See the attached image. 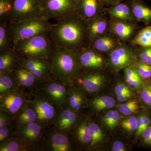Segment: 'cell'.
Returning a JSON list of instances; mask_svg holds the SVG:
<instances>
[{
    "label": "cell",
    "instance_id": "1",
    "mask_svg": "<svg viewBox=\"0 0 151 151\" xmlns=\"http://www.w3.org/2000/svg\"><path fill=\"white\" fill-rule=\"evenodd\" d=\"M56 21L49 32L55 46L71 51L90 46L88 22L76 12Z\"/></svg>",
    "mask_w": 151,
    "mask_h": 151
},
{
    "label": "cell",
    "instance_id": "2",
    "mask_svg": "<svg viewBox=\"0 0 151 151\" xmlns=\"http://www.w3.org/2000/svg\"><path fill=\"white\" fill-rule=\"evenodd\" d=\"M51 77L68 86L81 71L76 51L54 45L48 60Z\"/></svg>",
    "mask_w": 151,
    "mask_h": 151
},
{
    "label": "cell",
    "instance_id": "3",
    "mask_svg": "<svg viewBox=\"0 0 151 151\" xmlns=\"http://www.w3.org/2000/svg\"><path fill=\"white\" fill-rule=\"evenodd\" d=\"M54 45L48 32L20 41L13 49L19 58L48 60Z\"/></svg>",
    "mask_w": 151,
    "mask_h": 151
},
{
    "label": "cell",
    "instance_id": "4",
    "mask_svg": "<svg viewBox=\"0 0 151 151\" xmlns=\"http://www.w3.org/2000/svg\"><path fill=\"white\" fill-rule=\"evenodd\" d=\"M50 20L44 17L9 23V30L12 48L18 42L44 33L48 32L53 25Z\"/></svg>",
    "mask_w": 151,
    "mask_h": 151
},
{
    "label": "cell",
    "instance_id": "5",
    "mask_svg": "<svg viewBox=\"0 0 151 151\" xmlns=\"http://www.w3.org/2000/svg\"><path fill=\"white\" fill-rule=\"evenodd\" d=\"M137 61L134 47L123 43L107 55V69L117 74L126 68L134 66Z\"/></svg>",
    "mask_w": 151,
    "mask_h": 151
},
{
    "label": "cell",
    "instance_id": "6",
    "mask_svg": "<svg viewBox=\"0 0 151 151\" xmlns=\"http://www.w3.org/2000/svg\"><path fill=\"white\" fill-rule=\"evenodd\" d=\"M106 71V70L81 71L73 79L72 85L85 93L97 94L108 82V76Z\"/></svg>",
    "mask_w": 151,
    "mask_h": 151
},
{
    "label": "cell",
    "instance_id": "7",
    "mask_svg": "<svg viewBox=\"0 0 151 151\" xmlns=\"http://www.w3.org/2000/svg\"><path fill=\"white\" fill-rule=\"evenodd\" d=\"M39 84L40 92L54 103L59 111L67 107L69 86L51 76Z\"/></svg>",
    "mask_w": 151,
    "mask_h": 151
},
{
    "label": "cell",
    "instance_id": "8",
    "mask_svg": "<svg viewBox=\"0 0 151 151\" xmlns=\"http://www.w3.org/2000/svg\"><path fill=\"white\" fill-rule=\"evenodd\" d=\"M42 0H15L9 24L42 17Z\"/></svg>",
    "mask_w": 151,
    "mask_h": 151
},
{
    "label": "cell",
    "instance_id": "9",
    "mask_svg": "<svg viewBox=\"0 0 151 151\" xmlns=\"http://www.w3.org/2000/svg\"><path fill=\"white\" fill-rule=\"evenodd\" d=\"M29 103L36 113L37 122L43 127L54 124L59 115V109L43 94H34Z\"/></svg>",
    "mask_w": 151,
    "mask_h": 151
},
{
    "label": "cell",
    "instance_id": "10",
    "mask_svg": "<svg viewBox=\"0 0 151 151\" xmlns=\"http://www.w3.org/2000/svg\"><path fill=\"white\" fill-rule=\"evenodd\" d=\"M77 0H42V17L57 20L76 12Z\"/></svg>",
    "mask_w": 151,
    "mask_h": 151
},
{
    "label": "cell",
    "instance_id": "11",
    "mask_svg": "<svg viewBox=\"0 0 151 151\" xmlns=\"http://www.w3.org/2000/svg\"><path fill=\"white\" fill-rule=\"evenodd\" d=\"M29 100L25 92L19 88L5 92L0 94V110L9 113L15 119Z\"/></svg>",
    "mask_w": 151,
    "mask_h": 151
},
{
    "label": "cell",
    "instance_id": "12",
    "mask_svg": "<svg viewBox=\"0 0 151 151\" xmlns=\"http://www.w3.org/2000/svg\"><path fill=\"white\" fill-rule=\"evenodd\" d=\"M76 52L81 71L107 70V55L96 51L90 46Z\"/></svg>",
    "mask_w": 151,
    "mask_h": 151
},
{
    "label": "cell",
    "instance_id": "13",
    "mask_svg": "<svg viewBox=\"0 0 151 151\" xmlns=\"http://www.w3.org/2000/svg\"><path fill=\"white\" fill-rule=\"evenodd\" d=\"M110 19V31L122 42H130L138 32L137 22Z\"/></svg>",
    "mask_w": 151,
    "mask_h": 151
},
{
    "label": "cell",
    "instance_id": "14",
    "mask_svg": "<svg viewBox=\"0 0 151 151\" xmlns=\"http://www.w3.org/2000/svg\"><path fill=\"white\" fill-rule=\"evenodd\" d=\"M105 8L99 0H77L76 12L88 22L106 14Z\"/></svg>",
    "mask_w": 151,
    "mask_h": 151
},
{
    "label": "cell",
    "instance_id": "15",
    "mask_svg": "<svg viewBox=\"0 0 151 151\" xmlns=\"http://www.w3.org/2000/svg\"><path fill=\"white\" fill-rule=\"evenodd\" d=\"M79 113L68 107L60 110L54 124L55 130L67 133L73 129L78 125L80 117Z\"/></svg>",
    "mask_w": 151,
    "mask_h": 151
},
{
    "label": "cell",
    "instance_id": "16",
    "mask_svg": "<svg viewBox=\"0 0 151 151\" xmlns=\"http://www.w3.org/2000/svg\"><path fill=\"white\" fill-rule=\"evenodd\" d=\"M44 146L48 151H70L72 149L70 138L66 133L56 130L49 135Z\"/></svg>",
    "mask_w": 151,
    "mask_h": 151
},
{
    "label": "cell",
    "instance_id": "17",
    "mask_svg": "<svg viewBox=\"0 0 151 151\" xmlns=\"http://www.w3.org/2000/svg\"><path fill=\"white\" fill-rule=\"evenodd\" d=\"M123 43L124 42L121 41L110 30L92 41L90 46L100 53L107 55Z\"/></svg>",
    "mask_w": 151,
    "mask_h": 151
},
{
    "label": "cell",
    "instance_id": "18",
    "mask_svg": "<svg viewBox=\"0 0 151 151\" xmlns=\"http://www.w3.org/2000/svg\"><path fill=\"white\" fill-rule=\"evenodd\" d=\"M44 127L37 122L18 127L17 136L25 142L35 145L42 137Z\"/></svg>",
    "mask_w": 151,
    "mask_h": 151
},
{
    "label": "cell",
    "instance_id": "19",
    "mask_svg": "<svg viewBox=\"0 0 151 151\" xmlns=\"http://www.w3.org/2000/svg\"><path fill=\"white\" fill-rule=\"evenodd\" d=\"M110 19L107 14L88 22V33L90 44L95 39L110 31Z\"/></svg>",
    "mask_w": 151,
    "mask_h": 151
},
{
    "label": "cell",
    "instance_id": "20",
    "mask_svg": "<svg viewBox=\"0 0 151 151\" xmlns=\"http://www.w3.org/2000/svg\"><path fill=\"white\" fill-rule=\"evenodd\" d=\"M105 10L110 19L137 22L128 1L105 7Z\"/></svg>",
    "mask_w": 151,
    "mask_h": 151
},
{
    "label": "cell",
    "instance_id": "21",
    "mask_svg": "<svg viewBox=\"0 0 151 151\" xmlns=\"http://www.w3.org/2000/svg\"><path fill=\"white\" fill-rule=\"evenodd\" d=\"M85 93L73 85L69 86L67 107L78 112L86 108L88 105V100Z\"/></svg>",
    "mask_w": 151,
    "mask_h": 151
},
{
    "label": "cell",
    "instance_id": "22",
    "mask_svg": "<svg viewBox=\"0 0 151 151\" xmlns=\"http://www.w3.org/2000/svg\"><path fill=\"white\" fill-rule=\"evenodd\" d=\"M12 72L19 87H31L40 83L34 74L17 64L12 69Z\"/></svg>",
    "mask_w": 151,
    "mask_h": 151
},
{
    "label": "cell",
    "instance_id": "23",
    "mask_svg": "<svg viewBox=\"0 0 151 151\" xmlns=\"http://www.w3.org/2000/svg\"><path fill=\"white\" fill-rule=\"evenodd\" d=\"M128 1L137 22H141L145 25L150 24L151 23V8L142 1Z\"/></svg>",
    "mask_w": 151,
    "mask_h": 151
},
{
    "label": "cell",
    "instance_id": "24",
    "mask_svg": "<svg viewBox=\"0 0 151 151\" xmlns=\"http://www.w3.org/2000/svg\"><path fill=\"white\" fill-rule=\"evenodd\" d=\"M124 80L134 91L140 92L144 87L145 82L141 78L135 66H129L124 68Z\"/></svg>",
    "mask_w": 151,
    "mask_h": 151
},
{
    "label": "cell",
    "instance_id": "25",
    "mask_svg": "<svg viewBox=\"0 0 151 151\" xmlns=\"http://www.w3.org/2000/svg\"><path fill=\"white\" fill-rule=\"evenodd\" d=\"M34 145L18 137H12L0 143V151H26L34 150Z\"/></svg>",
    "mask_w": 151,
    "mask_h": 151
},
{
    "label": "cell",
    "instance_id": "26",
    "mask_svg": "<svg viewBox=\"0 0 151 151\" xmlns=\"http://www.w3.org/2000/svg\"><path fill=\"white\" fill-rule=\"evenodd\" d=\"M15 119L17 127L37 122L36 113L29 103V100L27 105L17 115Z\"/></svg>",
    "mask_w": 151,
    "mask_h": 151
},
{
    "label": "cell",
    "instance_id": "27",
    "mask_svg": "<svg viewBox=\"0 0 151 151\" xmlns=\"http://www.w3.org/2000/svg\"><path fill=\"white\" fill-rule=\"evenodd\" d=\"M18 56L14 49L12 48L1 52L0 71L11 70L17 64Z\"/></svg>",
    "mask_w": 151,
    "mask_h": 151
},
{
    "label": "cell",
    "instance_id": "28",
    "mask_svg": "<svg viewBox=\"0 0 151 151\" xmlns=\"http://www.w3.org/2000/svg\"><path fill=\"white\" fill-rule=\"evenodd\" d=\"M133 46L141 47H151V25L147 26L138 31L133 38L130 42Z\"/></svg>",
    "mask_w": 151,
    "mask_h": 151
},
{
    "label": "cell",
    "instance_id": "29",
    "mask_svg": "<svg viewBox=\"0 0 151 151\" xmlns=\"http://www.w3.org/2000/svg\"><path fill=\"white\" fill-rule=\"evenodd\" d=\"M116 104V101L115 99L108 95L94 97L90 103L91 108L97 112L111 109L113 108Z\"/></svg>",
    "mask_w": 151,
    "mask_h": 151
},
{
    "label": "cell",
    "instance_id": "30",
    "mask_svg": "<svg viewBox=\"0 0 151 151\" xmlns=\"http://www.w3.org/2000/svg\"><path fill=\"white\" fill-rule=\"evenodd\" d=\"M19 88L12 70L0 71V94Z\"/></svg>",
    "mask_w": 151,
    "mask_h": 151
},
{
    "label": "cell",
    "instance_id": "31",
    "mask_svg": "<svg viewBox=\"0 0 151 151\" xmlns=\"http://www.w3.org/2000/svg\"><path fill=\"white\" fill-rule=\"evenodd\" d=\"M114 92L117 100L124 102L133 99L134 96V90L131 89L125 80H119L115 84Z\"/></svg>",
    "mask_w": 151,
    "mask_h": 151
},
{
    "label": "cell",
    "instance_id": "32",
    "mask_svg": "<svg viewBox=\"0 0 151 151\" xmlns=\"http://www.w3.org/2000/svg\"><path fill=\"white\" fill-rule=\"evenodd\" d=\"M89 127L92 136L89 149L92 150L103 144L105 140V135L101 127L95 122H89Z\"/></svg>",
    "mask_w": 151,
    "mask_h": 151
},
{
    "label": "cell",
    "instance_id": "33",
    "mask_svg": "<svg viewBox=\"0 0 151 151\" xmlns=\"http://www.w3.org/2000/svg\"><path fill=\"white\" fill-rule=\"evenodd\" d=\"M76 135L78 141L82 145H89L92 140V136L89 127V122L86 119L81 121L77 125Z\"/></svg>",
    "mask_w": 151,
    "mask_h": 151
},
{
    "label": "cell",
    "instance_id": "34",
    "mask_svg": "<svg viewBox=\"0 0 151 151\" xmlns=\"http://www.w3.org/2000/svg\"><path fill=\"white\" fill-rule=\"evenodd\" d=\"M8 21L1 22L0 24V52H2L12 49Z\"/></svg>",
    "mask_w": 151,
    "mask_h": 151
},
{
    "label": "cell",
    "instance_id": "35",
    "mask_svg": "<svg viewBox=\"0 0 151 151\" xmlns=\"http://www.w3.org/2000/svg\"><path fill=\"white\" fill-rule=\"evenodd\" d=\"M140 108L139 101L134 99H130L123 102L119 105V111L125 116H129L138 111Z\"/></svg>",
    "mask_w": 151,
    "mask_h": 151
},
{
    "label": "cell",
    "instance_id": "36",
    "mask_svg": "<svg viewBox=\"0 0 151 151\" xmlns=\"http://www.w3.org/2000/svg\"><path fill=\"white\" fill-rule=\"evenodd\" d=\"M120 119L119 112L116 110H111L104 115L102 121L108 129H113L118 126Z\"/></svg>",
    "mask_w": 151,
    "mask_h": 151
},
{
    "label": "cell",
    "instance_id": "37",
    "mask_svg": "<svg viewBox=\"0 0 151 151\" xmlns=\"http://www.w3.org/2000/svg\"><path fill=\"white\" fill-rule=\"evenodd\" d=\"M150 111L147 110L146 112L139 115L137 117V129L136 131V136L139 137L143 132L151 124V116L149 113Z\"/></svg>",
    "mask_w": 151,
    "mask_h": 151
},
{
    "label": "cell",
    "instance_id": "38",
    "mask_svg": "<svg viewBox=\"0 0 151 151\" xmlns=\"http://www.w3.org/2000/svg\"><path fill=\"white\" fill-rule=\"evenodd\" d=\"M141 103L146 110H151V82L145 83L144 87L139 92Z\"/></svg>",
    "mask_w": 151,
    "mask_h": 151
},
{
    "label": "cell",
    "instance_id": "39",
    "mask_svg": "<svg viewBox=\"0 0 151 151\" xmlns=\"http://www.w3.org/2000/svg\"><path fill=\"white\" fill-rule=\"evenodd\" d=\"M15 0H0V21H8L13 8Z\"/></svg>",
    "mask_w": 151,
    "mask_h": 151
},
{
    "label": "cell",
    "instance_id": "40",
    "mask_svg": "<svg viewBox=\"0 0 151 151\" xmlns=\"http://www.w3.org/2000/svg\"><path fill=\"white\" fill-rule=\"evenodd\" d=\"M145 83L151 82V65L137 60L134 65Z\"/></svg>",
    "mask_w": 151,
    "mask_h": 151
},
{
    "label": "cell",
    "instance_id": "41",
    "mask_svg": "<svg viewBox=\"0 0 151 151\" xmlns=\"http://www.w3.org/2000/svg\"><path fill=\"white\" fill-rule=\"evenodd\" d=\"M135 47L137 60L151 65V47Z\"/></svg>",
    "mask_w": 151,
    "mask_h": 151
},
{
    "label": "cell",
    "instance_id": "42",
    "mask_svg": "<svg viewBox=\"0 0 151 151\" xmlns=\"http://www.w3.org/2000/svg\"><path fill=\"white\" fill-rule=\"evenodd\" d=\"M122 129L127 132H131L137 131V118L134 116H129L123 120L121 123Z\"/></svg>",
    "mask_w": 151,
    "mask_h": 151
},
{
    "label": "cell",
    "instance_id": "43",
    "mask_svg": "<svg viewBox=\"0 0 151 151\" xmlns=\"http://www.w3.org/2000/svg\"><path fill=\"white\" fill-rule=\"evenodd\" d=\"M13 127L12 124H9L0 129V143L12 137Z\"/></svg>",
    "mask_w": 151,
    "mask_h": 151
},
{
    "label": "cell",
    "instance_id": "44",
    "mask_svg": "<svg viewBox=\"0 0 151 151\" xmlns=\"http://www.w3.org/2000/svg\"><path fill=\"white\" fill-rule=\"evenodd\" d=\"M12 118L9 113L0 110V129L12 124Z\"/></svg>",
    "mask_w": 151,
    "mask_h": 151
},
{
    "label": "cell",
    "instance_id": "45",
    "mask_svg": "<svg viewBox=\"0 0 151 151\" xmlns=\"http://www.w3.org/2000/svg\"><path fill=\"white\" fill-rule=\"evenodd\" d=\"M141 137L144 145L151 147V124L143 132Z\"/></svg>",
    "mask_w": 151,
    "mask_h": 151
},
{
    "label": "cell",
    "instance_id": "46",
    "mask_svg": "<svg viewBox=\"0 0 151 151\" xmlns=\"http://www.w3.org/2000/svg\"><path fill=\"white\" fill-rule=\"evenodd\" d=\"M111 149L112 151H125L127 150V147L124 143L119 141L113 142Z\"/></svg>",
    "mask_w": 151,
    "mask_h": 151
},
{
    "label": "cell",
    "instance_id": "47",
    "mask_svg": "<svg viewBox=\"0 0 151 151\" xmlns=\"http://www.w3.org/2000/svg\"><path fill=\"white\" fill-rule=\"evenodd\" d=\"M100 2L105 7L116 4L123 1V0H99Z\"/></svg>",
    "mask_w": 151,
    "mask_h": 151
},
{
    "label": "cell",
    "instance_id": "48",
    "mask_svg": "<svg viewBox=\"0 0 151 151\" xmlns=\"http://www.w3.org/2000/svg\"><path fill=\"white\" fill-rule=\"evenodd\" d=\"M142 1V0H127V1Z\"/></svg>",
    "mask_w": 151,
    "mask_h": 151
}]
</instances>
